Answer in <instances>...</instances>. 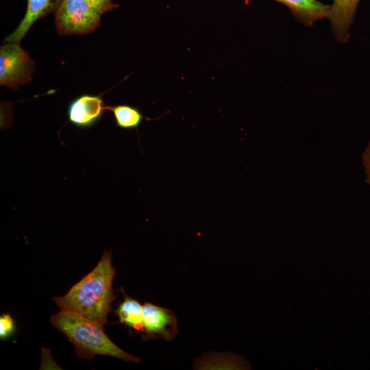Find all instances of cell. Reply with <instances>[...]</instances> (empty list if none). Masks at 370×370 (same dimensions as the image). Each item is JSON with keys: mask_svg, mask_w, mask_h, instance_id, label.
<instances>
[{"mask_svg": "<svg viewBox=\"0 0 370 370\" xmlns=\"http://www.w3.org/2000/svg\"><path fill=\"white\" fill-rule=\"evenodd\" d=\"M116 270L112 264V253L105 251L97 266L66 295L55 297L62 310L75 312L104 325L115 299L112 284Z\"/></svg>", "mask_w": 370, "mask_h": 370, "instance_id": "6da1fadb", "label": "cell"}, {"mask_svg": "<svg viewBox=\"0 0 370 370\" xmlns=\"http://www.w3.org/2000/svg\"><path fill=\"white\" fill-rule=\"evenodd\" d=\"M51 322L74 345L79 357L90 360L95 355L99 354L126 362H140L138 358L114 344L105 333L103 325L75 312L60 310L51 316Z\"/></svg>", "mask_w": 370, "mask_h": 370, "instance_id": "7a4b0ae2", "label": "cell"}, {"mask_svg": "<svg viewBox=\"0 0 370 370\" xmlns=\"http://www.w3.org/2000/svg\"><path fill=\"white\" fill-rule=\"evenodd\" d=\"M101 14L82 0H62L56 10L57 32L63 35L86 34L100 23Z\"/></svg>", "mask_w": 370, "mask_h": 370, "instance_id": "3957f363", "label": "cell"}, {"mask_svg": "<svg viewBox=\"0 0 370 370\" xmlns=\"http://www.w3.org/2000/svg\"><path fill=\"white\" fill-rule=\"evenodd\" d=\"M34 61L27 51L16 42L0 48V84L13 89L32 80Z\"/></svg>", "mask_w": 370, "mask_h": 370, "instance_id": "277c9868", "label": "cell"}, {"mask_svg": "<svg viewBox=\"0 0 370 370\" xmlns=\"http://www.w3.org/2000/svg\"><path fill=\"white\" fill-rule=\"evenodd\" d=\"M143 338L172 341L177 334V319L169 309L145 303L143 306Z\"/></svg>", "mask_w": 370, "mask_h": 370, "instance_id": "5b68a950", "label": "cell"}, {"mask_svg": "<svg viewBox=\"0 0 370 370\" xmlns=\"http://www.w3.org/2000/svg\"><path fill=\"white\" fill-rule=\"evenodd\" d=\"M106 110L99 95H83L74 99L69 106V121L80 128H88L95 125Z\"/></svg>", "mask_w": 370, "mask_h": 370, "instance_id": "8992f818", "label": "cell"}, {"mask_svg": "<svg viewBox=\"0 0 370 370\" xmlns=\"http://www.w3.org/2000/svg\"><path fill=\"white\" fill-rule=\"evenodd\" d=\"M62 0H27L25 16L17 28L4 41L19 43L29 28L40 18L56 10Z\"/></svg>", "mask_w": 370, "mask_h": 370, "instance_id": "52a82bcc", "label": "cell"}, {"mask_svg": "<svg viewBox=\"0 0 370 370\" xmlns=\"http://www.w3.org/2000/svg\"><path fill=\"white\" fill-rule=\"evenodd\" d=\"M360 0H333L329 18L333 33L340 42H347L349 27L352 22Z\"/></svg>", "mask_w": 370, "mask_h": 370, "instance_id": "ba28073f", "label": "cell"}, {"mask_svg": "<svg viewBox=\"0 0 370 370\" xmlns=\"http://www.w3.org/2000/svg\"><path fill=\"white\" fill-rule=\"evenodd\" d=\"M284 4L295 17L306 26L317 20L329 18L330 5L316 0H276Z\"/></svg>", "mask_w": 370, "mask_h": 370, "instance_id": "9c48e42d", "label": "cell"}, {"mask_svg": "<svg viewBox=\"0 0 370 370\" xmlns=\"http://www.w3.org/2000/svg\"><path fill=\"white\" fill-rule=\"evenodd\" d=\"M115 313L121 323L138 332H143V306L137 300L125 295Z\"/></svg>", "mask_w": 370, "mask_h": 370, "instance_id": "30bf717a", "label": "cell"}, {"mask_svg": "<svg viewBox=\"0 0 370 370\" xmlns=\"http://www.w3.org/2000/svg\"><path fill=\"white\" fill-rule=\"evenodd\" d=\"M106 109L112 112L116 125L122 129H136L145 119L137 108L130 105L106 106Z\"/></svg>", "mask_w": 370, "mask_h": 370, "instance_id": "8fae6325", "label": "cell"}, {"mask_svg": "<svg viewBox=\"0 0 370 370\" xmlns=\"http://www.w3.org/2000/svg\"><path fill=\"white\" fill-rule=\"evenodd\" d=\"M95 10H97L101 15L106 12L111 11L113 9L117 8V5L114 3L112 0H82Z\"/></svg>", "mask_w": 370, "mask_h": 370, "instance_id": "7c38bea8", "label": "cell"}, {"mask_svg": "<svg viewBox=\"0 0 370 370\" xmlns=\"http://www.w3.org/2000/svg\"><path fill=\"white\" fill-rule=\"evenodd\" d=\"M14 330L13 319L8 314H5L0 317V336L5 338L11 335Z\"/></svg>", "mask_w": 370, "mask_h": 370, "instance_id": "4fadbf2b", "label": "cell"}, {"mask_svg": "<svg viewBox=\"0 0 370 370\" xmlns=\"http://www.w3.org/2000/svg\"><path fill=\"white\" fill-rule=\"evenodd\" d=\"M362 162L367 176L365 182L370 186V142L362 154Z\"/></svg>", "mask_w": 370, "mask_h": 370, "instance_id": "5bb4252c", "label": "cell"}]
</instances>
